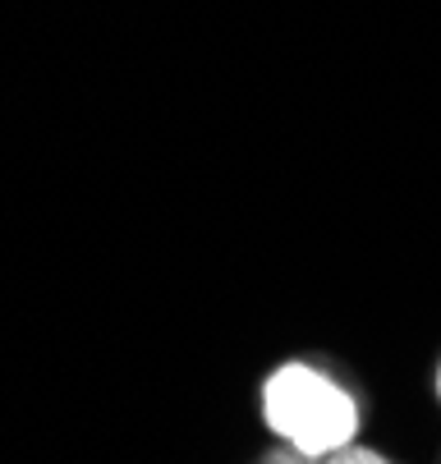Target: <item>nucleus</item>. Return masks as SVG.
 Instances as JSON below:
<instances>
[{
    "label": "nucleus",
    "mask_w": 441,
    "mask_h": 464,
    "mask_svg": "<svg viewBox=\"0 0 441 464\" xmlns=\"http://www.w3.org/2000/svg\"><path fill=\"white\" fill-rule=\"evenodd\" d=\"M263 423L267 432L308 455V459H327L345 446L359 441V401L318 363L290 359L267 372L263 382Z\"/></svg>",
    "instance_id": "f257e3e1"
},
{
    "label": "nucleus",
    "mask_w": 441,
    "mask_h": 464,
    "mask_svg": "<svg viewBox=\"0 0 441 464\" xmlns=\"http://www.w3.org/2000/svg\"><path fill=\"white\" fill-rule=\"evenodd\" d=\"M318 464H391L382 450H372V446H345V450H336V455H327V459H318Z\"/></svg>",
    "instance_id": "f03ea898"
},
{
    "label": "nucleus",
    "mask_w": 441,
    "mask_h": 464,
    "mask_svg": "<svg viewBox=\"0 0 441 464\" xmlns=\"http://www.w3.org/2000/svg\"><path fill=\"white\" fill-rule=\"evenodd\" d=\"M432 386H436V401H441V363H436V377H432Z\"/></svg>",
    "instance_id": "7ed1b4c3"
}]
</instances>
